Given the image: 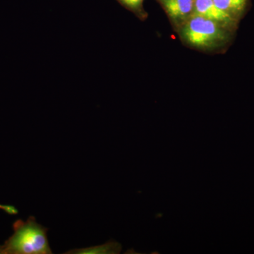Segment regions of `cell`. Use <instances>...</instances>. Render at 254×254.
Listing matches in <instances>:
<instances>
[{"mask_svg": "<svg viewBox=\"0 0 254 254\" xmlns=\"http://www.w3.org/2000/svg\"><path fill=\"white\" fill-rule=\"evenodd\" d=\"M122 6L134 13L136 16L141 18L145 17V13L143 10V1L144 0H116Z\"/></svg>", "mask_w": 254, "mask_h": 254, "instance_id": "7", "label": "cell"}, {"mask_svg": "<svg viewBox=\"0 0 254 254\" xmlns=\"http://www.w3.org/2000/svg\"><path fill=\"white\" fill-rule=\"evenodd\" d=\"M122 250V246L117 242H107L103 245L95 246L88 248L76 249L66 252L65 254H120Z\"/></svg>", "mask_w": 254, "mask_h": 254, "instance_id": "6", "label": "cell"}, {"mask_svg": "<svg viewBox=\"0 0 254 254\" xmlns=\"http://www.w3.org/2000/svg\"><path fill=\"white\" fill-rule=\"evenodd\" d=\"M230 30L207 18L192 14L182 23L180 36L187 44L200 49H213L230 39Z\"/></svg>", "mask_w": 254, "mask_h": 254, "instance_id": "2", "label": "cell"}, {"mask_svg": "<svg viewBox=\"0 0 254 254\" xmlns=\"http://www.w3.org/2000/svg\"><path fill=\"white\" fill-rule=\"evenodd\" d=\"M169 17L175 22H185L193 13L195 0H159Z\"/></svg>", "mask_w": 254, "mask_h": 254, "instance_id": "4", "label": "cell"}, {"mask_svg": "<svg viewBox=\"0 0 254 254\" xmlns=\"http://www.w3.org/2000/svg\"><path fill=\"white\" fill-rule=\"evenodd\" d=\"M14 234L4 245H0V254H50L48 229L31 216L26 221L18 220L14 224Z\"/></svg>", "mask_w": 254, "mask_h": 254, "instance_id": "1", "label": "cell"}, {"mask_svg": "<svg viewBox=\"0 0 254 254\" xmlns=\"http://www.w3.org/2000/svg\"><path fill=\"white\" fill-rule=\"evenodd\" d=\"M0 210H4L5 213L10 214V215H15V214L18 213V210L14 206H11V205L0 204Z\"/></svg>", "mask_w": 254, "mask_h": 254, "instance_id": "8", "label": "cell"}, {"mask_svg": "<svg viewBox=\"0 0 254 254\" xmlns=\"http://www.w3.org/2000/svg\"><path fill=\"white\" fill-rule=\"evenodd\" d=\"M215 5L234 18L239 20L245 12L248 0H213Z\"/></svg>", "mask_w": 254, "mask_h": 254, "instance_id": "5", "label": "cell"}, {"mask_svg": "<svg viewBox=\"0 0 254 254\" xmlns=\"http://www.w3.org/2000/svg\"><path fill=\"white\" fill-rule=\"evenodd\" d=\"M193 14L215 21L231 31L238 23V20L218 8L213 0H195Z\"/></svg>", "mask_w": 254, "mask_h": 254, "instance_id": "3", "label": "cell"}]
</instances>
